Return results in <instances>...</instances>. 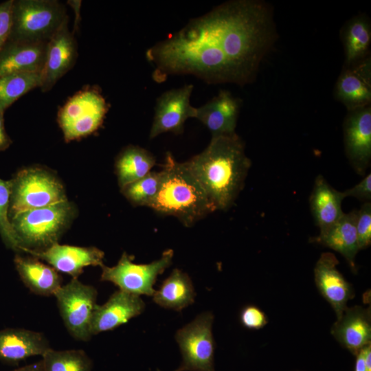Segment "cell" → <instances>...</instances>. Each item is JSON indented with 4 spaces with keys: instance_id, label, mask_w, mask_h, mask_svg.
<instances>
[{
    "instance_id": "5",
    "label": "cell",
    "mask_w": 371,
    "mask_h": 371,
    "mask_svg": "<svg viewBox=\"0 0 371 371\" xmlns=\"http://www.w3.org/2000/svg\"><path fill=\"white\" fill-rule=\"evenodd\" d=\"M69 20L65 5L56 0H14L10 40L48 42Z\"/></svg>"
},
{
    "instance_id": "2",
    "label": "cell",
    "mask_w": 371,
    "mask_h": 371,
    "mask_svg": "<svg viewBox=\"0 0 371 371\" xmlns=\"http://www.w3.org/2000/svg\"><path fill=\"white\" fill-rule=\"evenodd\" d=\"M204 190L215 211H225L243 189L251 166L236 133L212 137L200 153L183 162Z\"/></svg>"
},
{
    "instance_id": "29",
    "label": "cell",
    "mask_w": 371,
    "mask_h": 371,
    "mask_svg": "<svg viewBox=\"0 0 371 371\" xmlns=\"http://www.w3.org/2000/svg\"><path fill=\"white\" fill-rule=\"evenodd\" d=\"M45 371H91L93 363L82 350H55L52 348L43 356Z\"/></svg>"
},
{
    "instance_id": "11",
    "label": "cell",
    "mask_w": 371,
    "mask_h": 371,
    "mask_svg": "<svg viewBox=\"0 0 371 371\" xmlns=\"http://www.w3.org/2000/svg\"><path fill=\"white\" fill-rule=\"evenodd\" d=\"M192 84L163 93L157 99L149 137L153 139L164 133L181 134L188 118H194L196 107L190 104Z\"/></svg>"
},
{
    "instance_id": "37",
    "label": "cell",
    "mask_w": 371,
    "mask_h": 371,
    "mask_svg": "<svg viewBox=\"0 0 371 371\" xmlns=\"http://www.w3.org/2000/svg\"><path fill=\"white\" fill-rule=\"evenodd\" d=\"M12 371H45L42 360Z\"/></svg>"
},
{
    "instance_id": "14",
    "label": "cell",
    "mask_w": 371,
    "mask_h": 371,
    "mask_svg": "<svg viewBox=\"0 0 371 371\" xmlns=\"http://www.w3.org/2000/svg\"><path fill=\"white\" fill-rule=\"evenodd\" d=\"M25 253L45 261L59 273L78 278L89 266L102 267L104 253L98 247L60 245L58 243L43 251L27 250Z\"/></svg>"
},
{
    "instance_id": "7",
    "label": "cell",
    "mask_w": 371,
    "mask_h": 371,
    "mask_svg": "<svg viewBox=\"0 0 371 371\" xmlns=\"http://www.w3.org/2000/svg\"><path fill=\"white\" fill-rule=\"evenodd\" d=\"M109 105L95 87L76 93L60 107L57 121L67 142L78 140L95 132L102 124Z\"/></svg>"
},
{
    "instance_id": "27",
    "label": "cell",
    "mask_w": 371,
    "mask_h": 371,
    "mask_svg": "<svg viewBox=\"0 0 371 371\" xmlns=\"http://www.w3.org/2000/svg\"><path fill=\"white\" fill-rule=\"evenodd\" d=\"M342 38L346 67L367 58L371 43V26L368 19L357 16L345 25Z\"/></svg>"
},
{
    "instance_id": "28",
    "label": "cell",
    "mask_w": 371,
    "mask_h": 371,
    "mask_svg": "<svg viewBox=\"0 0 371 371\" xmlns=\"http://www.w3.org/2000/svg\"><path fill=\"white\" fill-rule=\"evenodd\" d=\"M41 74L18 72L0 76V111L4 113L21 96L40 87Z\"/></svg>"
},
{
    "instance_id": "22",
    "label": "cell",
    "mask_w": 371,
    "mask_h": 371,
    "mask_svg": "<svg viewBox=\"0 0 371 371\" xmlns=\"http://www.w3.org/2000/svg\"><path fill=\"white\" fill-rule=\"evenodd\" d=\"M14 264L25 286L33 293L51 296L63 285L59 272L49 265L30 255H15Z\"/></svg>"
},
{
    "instance_id": "15",
    "label": "cell",
    "mask_w": 371,
    "mask_h": 371,
    "mask_svg": "<svg viewBox=\"0 0 371 371\" xmlns=\"http://www.w3.org/2000/svg\"><path fill=\"white\" fill-rule=\"evenodd\" d=\"M339 260L330 252L322 253L314 268L316 286L330 304L337 319L347 308V302L355 296L352 286L339 271Z\"/></svg>"
},
{
    "instance_id": "39",
    "label": "cell",
    "mask_w": 371,
    "mask_h": 371,
    "mask_svg": "<svg viewBox=\"0 0 371 371\" xmlns=\"http://www.w3.org/2000/svg\"><path fill=\"white\" fill-rule=\"evenodd\" d=\"M157 371H161L159 369H157Z\"/></svg>"
},
{
    "instance_id": "12",
    "label": "cell",
    "mask_w": 371,
    "mask_h": 371,
    "mask_svg": "<svg viewBox=\"0 0 371 371\" xmlns=\"http://www.w3.org/2000/svg\"><path fill=\"white\" fill-rule=\"evenodd\" d=\"M343 129L346 157L356 172L363 175L371 160V106L348 111Z\"/></svg>"
},
{
    "instance_id": "32",
    "label": "cell",
    "mask_w": 371,
    "mask_h": 371,
    "mask_svg": "<svg viewBox=\"0 0 371 371\" xmlns=\"http://www.w3.org/2000/svg\"><path fill=\"white\" fill-rule=\"evenodd\" d=\"M356 231L359 250L371 244V203H364L357 211Z\"/></svg>"
},
{
    "instance_id": "18",
    "label": "cell",
    "mask_w": 371,
    "mask_h": 371,
    "mask_svg": "<svg viewBox=\"0 0 371 371\" xmlns=\"http://www.w3.org/2000/svg\"><path fill=\"white\" fill-rule=\"evenodd\" d=\"M240 103L229 91L221 90L203 105L196 107L194 118L205 126L212 137L234 134Z\"/></svg>"
},
{
    "instance_id": "30",
    "label": "cell",
    "mask_w": 371,
    "mask_h": 371,
    "mask_svg": "<svg viewBox=\"0 0 371 371\" xmlns=\"http://www.w3.org/2000/svg\"><path fill=\"white\" fill-rule=\"evenodd\" d=\"M162 179V170L150 171L144 177L124 186L120 191L133 206L150 207L159 192Z\"/></svg>"
},
{
    "instance_id": "25",
    "label": "cell",
    "mask_w": 371,
    "mask_h": 371,
    "mask_svg": "<svg viewBox=\"0 0 371 371\" xmlns=\"http://www.w3.org/2000/svg\"><path fill=\"white\" fill-rule=\"evenodd\" d=\"M196 295L190 276L176 268L155 290L153 300L162 308L181 311L194 303Z\"/></svg>"
},
{
    "instance_id": "21",
    "label": "cell",
    "mask_w": 371,
    "mask_h": 371,
    "mask_svg": "<svg viewBox=\"0 0 371 371\" xmlns=\"http://www.w3.org/2000/svg\"><path fill=\"white\" fill-rule=\"evenodd\" d=\"M47 42L10 40L0 50V76L18 73H41Z\"/></svg>"
},
{
    "instance_id": "24",
    "label": "cell",
    "mask_w": 371,
    "mask_h": 371,
    "mask_svg": "<svg viewBox=\"0 0 371 371\" xmlns=\"http://www.w3.org/2000/svg\"><path fill=\"white\" fill-rule=\"evenodd\" d=\"M344 199L342 192L333 188L322 175H317L309 203L313 219L319 230L332 225L343 216L341 203Z\"/></svg>"
},
{
    "instance_id": "6",
    "label": "cell",
    "mask_w": 371,
    "mask_h": 371,
    "mask_svg": "<svg viewBox=\"0 0 371 371\" xmlns=\"http://www.w3.org/2000/svg\"><path fill=\"white\" fill-rule=\"evenodd\" d=\"M9 217L27 210L67 201L64 186L57 177L41 167L18 171L10 180Z\"/></svg>"
},
{
    "instance_id": "16",
    "label": "cell",
    "mask_w": 371,
    "mask_h": 371,
    "mask_svg": "<svg viewBox=\"0 0 371 371\" xmlns=\"http://www.w3.org/2000/svg\"><path fill=\"white\" fill-rule=\"evenodd\" d=\"M145 306L139 295L121 290L115 291L104 304L96 305L91 324L92 336L127 323L142 314Z\"/></svg>"
},
{
    "instance_id": "17",
    "label": "cell",
    "mask_w": 371,
    "mask_h": 371,
    "mask_svg": "<svg viewBox=\"0 0 371 371\" xmlns=\"http://www.w3.org/2000/svg\"><path fill=\"white\" fill-rule=\"evenodd\" d=\"M335 98L348 111L370 105V57L346 67L340 74L335 88Z\"/></svg>"
},
{
    "instance_id": "13",
    "label": "cell",
    "mask_w": 371,
    "mask_h": 371,
    "mask_svg": "<svg viewBox=\"0 0 371 371\" xmlns=\"http://www.w3.org/2000/svg\"><path fill=\"white\" fill-rule=\"evenodd\" d=\"M69 20L47 42L45 65L41 74L40 88L47 92L75 65L78 57L76 38L68 28Z\"/></svg>"
},
{
    "instance_id": "3",
    "label": "cell",
    "mask_w": 371,
    "mask_h": 371,
    "mask_svg": "<svg viewBox=\"0 0 371 371\" xmlns=\"http://www.w3.org/2000/svg\"><path fill=\"white\" fill-rule=\"evenodd\" d=\"M162 171L160 189L150 208L159 214L176 217L188 227L215 212L197 180L170 152Z\"/></svg>"
},
{
    "instance_id": "35",
    "label": "cell",
    "mask_w": 371,
    "mask_h": 371,
    "mask_svg": "<svg viewBox=\"0 0 371 371\" xmlns=\"http://www.w3.org/2000/svg\"><path fill=\"white\" fill-rule=\"evenodd\" d=\"M344 196L355 197L359 201L370 202L371 200V174H367L357 184L342 192Z\"/></svg>"
},
{
    "instance_id": "10",
    "label": "cell",
    "mask_w": 371,
    "mask_h": 371,
    "mask_svg": "<svg viewBox=\"0 0 371 371\" xmlns=\"http://www.w3.org/2000/svg\"><path fill=\"white\" fill-rule=\"evenodd\" d=\"M213 321V314L205 312L177 331L182 361L175 371H215Z\"/></svg>"
},
{
    "instance_id": "26",
    "label": "cell",
    "mask_w": 371,
    "mask_h": 371,
    "mask_svg": "<svg viewBox=\"0 0 371 371\" xmlns=\"http://www.w3.org/2000/svg\"><path fill=\"white\" fill-rule=\"evenodd\" d=\"M155 164V156L148 150L131 144L124 147L115 161L120 188L146 176Z\"/></svg>"
},
{
    "instance_id": "34",
    "label": "cell",
    "mask_w": 371,
    "mask_h": 371,
    "mask_svg": "<svg viewBox=\"0 0 371 371\" xmlns=\"http://www.w3.org/2000/svg\"><path fill=\"white\" fill-rule=\"evenodd\" d=\"M13 1L14 0H8L0 3V50L11 34Z\"/></svg>"
},
{
    "instance_id": "23",
    "label": "cell",
    "mask_w": 371,
    "mask_h": 371,
    "mask_svg": "<svg viewBox=\"0 0 371 371\" xmlns=\"http://www.w3.org/2000/svg\"><path fill=\"white\" fill-rule=\"evenodd\" d=\"M357 211L344 213L332 225L319 230L317 236L311 240L328 247L347 260L352 270H356L355 257L359 251L356 231Z\"/></svg>"
},
{
    "instance_id": "31",
    "label": "cell",
    "mask_w": 371,
    "mask_h": 371,
    "mask_svg": "<svg viewBox=\"0 0 371 371\" xmlns=\"http://www.w3.org/2000/svg\"><path fill=\"white\" fill-rule=\"evenodd\" d=\"M10 182L0 178V236L5 246L21 253L20 246L9 217Z\"/></svg>"
},
{
    "instance_id": "4",
    "label": "cell",
    "mask_w": 371,
    "mask_h": 371,
    "mask_svg": "<svg viewBox=\"0 0 371 371\" xmlns=\"http://www.w3.org/2000/svg\"><path fill=\"white\" fill-rule=\"evenodd\" d=\"M76 207L68 200L18 213L10 218L21 253L43 251L58 240L74 218Z\"/></svg>"
},
{
    "instance_id": "8",
    "label": "cell",
    "mask_w": 371,
    "mask_h": 371,
    "mask_svg": "<svg viewBox=\"0 0 371 371\" xmlns=\"http://www.w3.org/2000/svg\"><path fill=\"white\" fill-rule=\"evenodd\" d=\"M173 256V250L168 249L156 260L148 264H137L133 262L134 256L124 251L115 266L100 267V280L110 282L119 290L131 294L153 296L158 276L172 265Z\"/></svg>"
},
{
    "instance_id": "1",
    "label": "cell",
    "mask_w": 371,
    "mask_h": 371,
    "mask_svg": "<svg viewBox=\"0 0 371 371\" xmlns=\"http://www.w3.org/2000/svg\"><path fill=\"white\" fill-rule=\"evenodd\" d=\"M278 34L269 4L258 0L225 2L192 19L148 48L157 82L192 75L207 83H251Z\"/></svg>"
},
{
    "instance_id": "33",
    "label": "cell",
    "mask_w": 371,
    "mask_h": 371,
    "mask_svg": "<svg viewBox=\"0 0 371 371\" xmlns=\"http://www.w3.org/2000/svg\"><path fill=\"white\" fill-rule=\"evenodd\" d=\"M240 321L245 328L249 330L261 329L268 322L265 312L254 305H247L241 310Z\"/></svg>"
},
{
    "instance_id": "38",
    "label": "cell",
    "mask_w": 371,
    "mask_h": 371,
    "mask_svg": "<svg viewBox=\"0 0 371 371\" xmlns=\"http://www.w3.org/2000/svg\"><path fill=\"white\" fill-rule=\"evenodd\" d=\"M363 348L356 355L355 371H366L364 362Z\"/></svg>"
},
{
    "instance_id": "9",
    "label": "cell",
    "mask_w": 371,
    "mask_h": 371,
    "mask_svg": "<svg viewBox=\"0 0 371 371\" xmlns=\"http://www.w3.org/2000/svg\"><path fill=\"white\" fill-rule=\"evenodd\" d=\"M60 315L67 331L74 339L87 341L91 337V324L97 305L98 291L92 285L71 278L54 295Z\"/></svg>"
},
{
    "instance_id": "20",
    "label": "cell",
    "mask_w": 371,
    "mask_h": 371,
    "mask_svg": "<svg viewBox=\"0 0 371 371\" xmlns=\"http://www.w3.org/2000/svg\"><path fill=\"white\" fill-rule=\"evenodd\" d=\"M50 348L41 333L25 328L0 330V361L4 363L16 365L31 357H42Z\"/></svg>"
},
{
    "instance_id": "36",
    "label": "cell",
    "mask_w": 371,
    "mask_h": 371,
    "mask_svg": "<svg viewBox=\"0 0 371 371\" xmlns=\"http://www.w3.org/2000/svg\"><path fill=\"white\" fill-rule=\"evenodd\" d=\"M3 115L4 113L0 111V152L8 148L12 143L5 128Z\"/></svg>"
},
{
    "instance_id": "19",
    "label": "cell",
    "mask_w": 371,
    "mask_h": 371,
    "mask_svg": "<svg viewBox=\"0 0 371 371\" xmlns=\"http://www.w3.org/2000/svg\"><path fill=\"white\" fill-rule=\"evenodd\" d=\"M370 308L347 307L333 324L331 333L355 356L371 342Z\"/></svg>"
}]
</instances>
